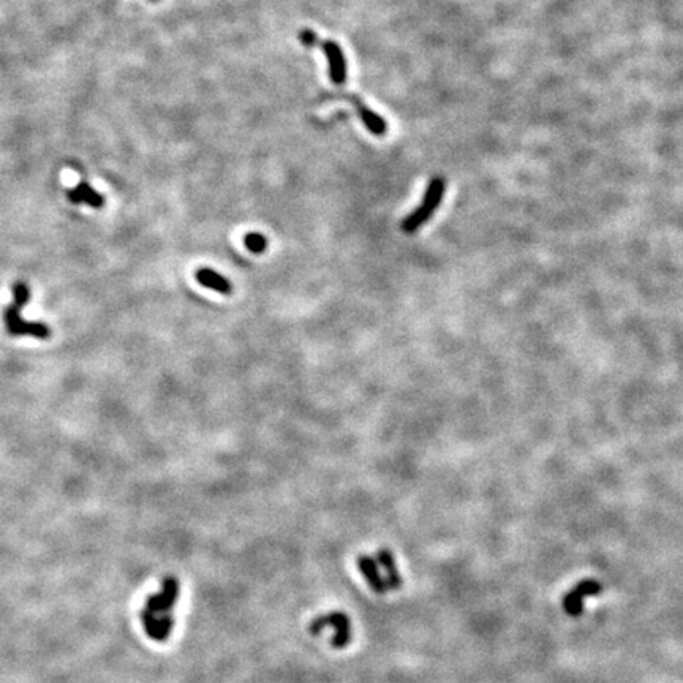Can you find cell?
Instances as JSON below:
<instances>
[{
	"label": "cell",
	"instance_id": "obj_1",
	"mask_svg": "<svg viewBox=\"0 0 683 683\" xmlns=\"http://www.w3.org/2000/svg\"><path fill=\"white\" fill-rule=\"evenodd\" d=\"M180 600L178 577H163L160 589L153 591L142 606L140 620L146 636L155 642H167L174 630L176 606Z\"/></svg>",
	"mask_w": 683,
	"mask_h": 683
},
{
	"label": "cell",
	"instance_id": "obj_2",
	"mask_svg": "<svg viewBox=\"0 0 683 683\" xmlns=\"http://www.w3.org/2000/svg\"><path fill=\"white\" fill-rule=\"evenodd\" d=\"M357 569L375 593L386 595L402 587V576L398 573L396 557L388 549L361 555L357 559Z\"/></svg>",
	"mask_w": 683,
	"mask_h": 683
},
{
	"label": "cell",
	"instance_id": "obj_3",
	"mask_svg": "<svg viewBox=\"0 0 683 683\" xmlns=\"http://www.w3.org/2000/svg\"><path fill=\"white\" fill-rule=\"evenodd\" d=\"M31 299V289L26 283L18 282L13 285V303L3 312V320L7 324V331L13 337L19 335H32L37 339H48L51 329L44 323H31L21 318V309L26 307Z\"/></svg>",
	"mask_w": 683,
	"mask_h": 683
},
{
	"label": "cell",
	"instance_id": "obj_4",
	"mask_svg": "<svg viewBox=\"0 0 683 683\" xmlns=\"http://www.w3.org/2000/svg\"><path fill=\"white\" fill-rule=\"evenodd\" d=\"M310 633L326 639L332 648H345L353 641V623L345 612H328L313 618Z\"/></svg>",
	"mask_w": 683,
	"mask_h": 683
},
{
	"label": "cell",
	"instance_id": "obj_5",
	"mask_svg": "<svg viewBox=\"0 0 683 683\" xmlns=\"http://www.w3.org/2000/svg\"><path fill=\"white\" fill-rule=\"evenodd\" d=\"M445 192H446L445 178L435 176V178L429 182V185H427V190L424 193L421 206L414 209L413 212H410L407 217L403 219L402 231L407 233V235H413V233H416L425 221H429V219L438 209V206H440L441 199L445 196Z\"/></svg>",
	"mask_w": 683,
	"mask_h": 683
},
{
	"label": "cell",
	"instance_id": "obj_6",
	"mask_svg": "<svg viewBox=\"0 0 683 683\" xmlns=\"http://www.w3.org/2000/svg\"><path fill=\"white\" fill-rule=\"evenodd\" d=\"M320 47L323 49L324 56H326L329 78H331V81L334 84L342 85L346 81V73H348L344 49H342L337 43L332 42V40L320 43Z\"/></svg>",
	"mask_w": 683,
	"mask_h": 683
},
{
	"label": "cell",
	"instance_id": "obj_7",
	"mask_svg": "<svg viewBox=\"0 0 683 683\" xmlns=\"http://www.w3.org/2000/svg\"><path fill=\"white\" fill-rule=\"evenodd\" d=\"M68 199L75 204H87L90 208L100 209L105 206V196L100 195L94 187H90L87 182H79L76 187L68 190Z\"/></svg>",
	"mask_w": 683,
	"mask_h": 683
},
{
	"label": "cell",
	"instance_id": "obj_8",
	"mask_svg": "<svg viewBox=\"0 0 683 683\" xmlns=\"http://www.w3.org/2000/svg\"><path fill=\"white\" fill-rule=\"evenodd\" d=\"M196 280L199 285H203V287L214 289V292H217L220 294H231L233 292L231 282L228 280L226 277H224L212 269H199L196 272Z\"/></svg>",
	"mask_w": 683,
	"mask_h": 683
},
{
	"label": "cell",
	"instance_id": "obj_9",
	"mask_svg": "<svg viewBox=\"0 0 683 683\" xmlns=\"http://www.w3.org/2000/svg\"><path fill=\"white\" fill-rule=\"evenodd\" d=\"M356 108L362 124L366 125V128L370 133L375 136L386 135V132H388V124H386V121L380 116V114L372 111L367 106H364L360 100H356Z\"/></svg>",
	"mask_w": 683,
	"mask_h": 683
},
{
	"label": "cell",
	"instance_id": "obj_10",
	"mask_svg": "<svg viewBox=\"0 0 683 683\" xmlns=\"http://www.w3.org/2000/svg\"><path fill=\"white\" fill-rule=\"evenodd\" d=\"M584 600L585 598L579 593L576 589L569 590L568 593L563 596L562 606L563 611H565L569 617H579L584 614Z\"/></svg>",
	"mask_w": 683,
	"mask_h": 683
},
{
	"label": "cell",
	"instance_id": "obj_11",
	"mask_svg": "<svg viewBox=\"0 0 683 683\" xmlns=\"http://www.w3.org/2000/svg\"><path fill=\"white\" fill-rule=\"evenodd\" d=\"M244 244H246V247L250 250V252L256 255L263 253L267 248V239L263 235H260V233H248V235L244 237Z\"/></svg>",
	"mask_w": 683,
	"mask_h": 683
},
{
	"label": "cell",
	"instance_id": "obj_12",
	"mask_svg": "<svg viewBox=\"0 0 683 683\" xmlns=\"http://www.w3.org/2000/svg\"><path fill=\"white\" fill-rule=\"evenodd\" d=\"M574 589H576L584 598H587V596L600 595L602 591V585H601L600 580H596V579H584V580H579Z\"/></svg>",
	"mask_w": 683,
	"mask_h": 683
},
{
	"label": "cell",
	"instance_id": "obj_13",
	"mask_svg": "<svg viewBox=\"0 0 683 683\" xmlns=\"http://www.w3.org/2000/svg\"><path fill=\"white\" fill-rule=\"evenodd\" d=\"M299 42L301 44H304L305 48H315L320 44V37H318L312 28H304V31L299 32Z\"/></svg>",
	"mask_w": 683,
	"mask_h": 683
},
{
	"label": "cell",
	"instance_id": "obj_14",
	"mask_svg": "<svg viewBox=\"0 0 683 683\" xmlns=\"http://www.w3.org/2000/svg\"><path fill=\"white\" fill-rule=\"evenodd\" d=\"M151 2H158V0H151Z\"/></svg>",
	"mask_w": 683,
	"mask_h": 683
}]
</instances>
